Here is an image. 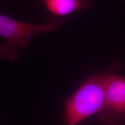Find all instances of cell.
Masks as SVG:
<instances>
[{
	"label": "cell",
	"mask_w": 125,
	"mask_h": 125,
	"mask_svg": "<svg viewBox=\"0 0 125 125\" xmlns=\"http://www.w3.org/2000/svg\"><path fill=\"white\" fill-rule=\"evenodd\" d=\"M116 62L105 71L96 74L81 83L77 89L64 101V110L61 117L63 125H78L102 109L106 85L109 76L116 73Z\"/></svg>",
	"instance_id": "1"
},
{
	"label": "cell",
	"mask_w": 125,
	"mask_h": 125,
	"mask_svg": "<svg viewBox=\"0 0 125 125\" xmlns=\"http://www.w3.org/2000/svg\"><path fill=\"white\" fill-rule=\"evenodd\" d=\"M97 117L106 125H125V78L116 73L108 79L104 106Z\"/></svg>",
	"instance_id": "3"
},
{
	"label": "cell",
	"mask_w": 125,
	"mask_h": 125,
	"mask_svg": "<svg viewBox=\"0 0 125 125\" xmlns=\"http://www.w3.org/2000/svg\"><path fill=\"white\" fill-rule=\"evenodd\" d=\"M63 23L60 19L53 18L42 24H30L0 15V37L5 40L0 48V57L15 62L19 57L20 48H27L31 37L53 31Z\"/></svg>",
	"instance_id": "2"
},
{
	"label": "cell",
	"mask_w": 125,
	"mask_h": 125,
	"mask_svg": "<svg viewBox=\"0 0 125 125\" xmlns=\"http://www.w3.org/2000/svg\"><path fill=\"white\" fill-rule=\"evenodd\" d=\"M47 10L56 16H64L86 8L92 0H42Z\"/></svg>",
	"instance_id": "4"
}]
</instances>
